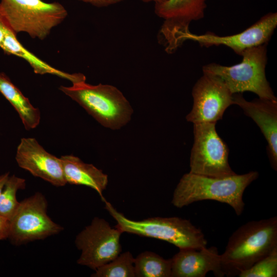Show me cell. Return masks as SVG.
<instances>
[{
  "label": "cell",
  "instance_id": "obj_15",
  "mask_svg": "<svg viewBox=\"0 0 277 277\" xmlns=\"http://www.w3.org/2000/svg\"><path fill=\"white\" fill-rule=\"evenodd\" d=\"M171 260V277H204L212 271L215 276L222 277L221 254L217 248L180 249Z\"/></svg>",
  "mask_w": 277,
  "mask_h": 277
},
{
  "label": "cell",
  "instance_id": "obj_26",
  "mask_svg": "<svg viewBox=\"0 0 277 277\" xmlns=\"http://www.w3.org/2000/svg\"><path fill=\"white\" fill-rule=\"evenodd\" d=\"M9 177V172H7L3 174L0 175V194Z\"/></svg>",
  "mask_w": 277,
  "mask_h": 277
},
{
  "label": "cell",
  "instance_id": "obj_11",
  "mask_svg": "<svg viewBox=\"0 0 277 277\" xmlns=\"http://www.w3.org/2000/svg\"><path fill=\"white\" fill-rule=\"evenodd\" d=\"M192 95V108L186 118L193 124L216 123L222 118L227 108L234 104L233 94L223 82L209 73H203L197 80Z\"/></svg>",
  "mask_w": 277,
  "mask_h": 277
},
{
  "label": "cell",
  "instance_id": "obj_27",
  "mask_svg": "<svg viewBox=\"0 0 277 277\" xmlns=\"http://www.w3.org/2000/svg\"><path fill=\"white\" fill-rule=\"evenodd\" d=\"M145 3L154 2V3H159L165 1L166 0H141Z\"/></svg>",
  "mask_w": 277,
  "mask_h": 277
},
{
  "label": "cell",
  "instance_id": "obj_10",
  "mask_svg": "<svg viewBox=\"0 0 277 277\" xmlns=\"http://www.w3.org/2000/svg\"><path fill=\"white\" fill-rule=\"evenodd\" d=\"M207 1L166 0L155 4V14L164 21L160 33L166 52L176 51L184 42L185 35L190 32V23L204 17Z\"/></svg>",
  "mask_w": 277,
  "mask_h": 277
},
{
  "label": "cell",
  "instance_id": "obj_4",
  "mask_svg": "<svg viewBox=\"0 0 277 277\" xmlns=\"http://www.w3.org/2000/svg\"><path fill=\"white\" fill-rule=\"evenodd\" d=\"M105 208L116 221L115 227L127 232L166 241L180 249H201L207 241L202 230L190 221L179 217H154L141 221L128 219L105 200Z\"/></svg>",
  "mask_w": 277,
  "mask_h": 277
},
{
  "label": "cell",
  "instance_id": "obj_21",
  "mask_svg": "<svg viewBox=\"0 0 277 277\" xmlns=\"http://www.w3.org/2000/svg\"><path fill=\"white\" fill-rule=\"evenodd\" d=\"M26 188L24 179L15 175L9 176L0 194V215L9 221L17 210L19 202L16 199V193Z\"/></svg>",
  "mask_w": 277,
  "mask_h": 277
},
{
  "label": "cell",
  "instance_id": "obj_19",
  "mask_svg": "<svg viewBox=\"0 0 277 277\" xmlns=\"http://www.w3.org/2000/svg\"><path fill=\"white\" fill-rule=\"evenodd\" d=\"M135 276L170 277L171 260L165 259L153 252L146 251L138 254L134 262Z\"/></svg>",
  "mask_w": 277,
  "mask_h": 277
},
{
  "label": "cell",
  "instance_id": "obj_22",
  "mask_svg": "<svg viewBox=\"0 0 277 277\" xmlns=\"http://www.w3.org/2000/svg\"><path fill=\"white\" fill-rule=\"evenodd\" d=\"M238 275L240 277L277 276V248L250 268L240 272Z\"/></svg>",
  "mask_w": 277,
  "mask_h": 277
},
{
  "label": "cell",
  "instance_id": "obj_25",
  "mask_svg": "<svg viewBox=\"0 0 277 277\" xmlns=\"http://www.w3.org/2000/svg\"><path fill=\"white\" fill-rule=\"evenodd\" d=\"M97 7H103L118 3L123 0H79Z\"/></svg>",
  "mask_w": 277,
  "mask_h": 277
},
{
  "label": "cell",
  "instance_id": "obj_17",
  "mask_svg": "<svg viewBox=\"0 0 277 277\" xmlns=\"http://www.w3.org/2000/svg\"><path fill=\"white\" fill-rule=\"evenodd\" d=\"M16 34L8 31L0 45V48L7 54H13L26 60L38 74H50L66 79L73 83L86 81L85 76L81 73H69L61 71L41 60L26 49L17 40Z\"/></svg>",
  "mask_w": 277,
  "mask_h": 277
},
{
  "label": "cell",
  "instance_id": "obj_14",
  "mask_svg": "<svg viewBox=\"0 0 277 277\" xmlns=\"http://www.w3.org/2000/svg\"><path fill=\"white\" fill-rule=\"evenodd\" d=\"M234 104L258 125L267 142V154L271 166L277 169V101L262 98L249 102L241 93L233 94Z\"/></svg>",
  "mask_w": 277,
  "mask_h": 277
},
{
  "label": "cell",
  "instance_id": "obj_8",
  "mask_svg": "<svg viewBox=\"0 0 277 277\" xmlns=\"http://www.w3.org/2000/svg\"><path fill=\"white\" fill-rule=\"evenodd\" d=\"M47 201L41 192L26 198L9 220L8 239L15 245L43 240L59 233L63 228L48 215Z\"/></svg>",
  "mask_w": 277,
  "mask_h": 277
},
{
  "label": "cell",
  "instance_id": "obj_12",
  "mask_svg": "<svg viewBox=\"0 0 277 277\" xmlns=\"http://www.w3.org/2000/svg\"><path fill=\"white\" fill-rule=\"evenodd\" d=\"M277 25V13L270 12L243 31L233 35L219 36L211 33L195 34H186L184 42L190 40L206 47L223 45L230 48L236 54L241 55L249 48L267 44Z\"/></svg>",
  "mask_w": 277,
  "mask_h": 277
},
{
  "label": "cell",
  "instance_id": "obj_1",
  "mask_svg": "<svg viewBox=\"0 0 277 277\" xmlns=\"http://www.w3.org/2000/svg\"><path fill=\"white\" fill-rule=\"evenodd\" d=\"M277 248V217L250 221L230 236L221 254L224 275L234 276Z\"/></svg>",
  "mask_w": 277,
  "mask_h": 277
},
{
  "label": "cell",
  "instance_id": "obj_3",
  "mask_svg": "<svg viewBox=\"0 0 277 277\" xmlns=\"http://www.w3.org/2000/svg\"><path fill=\"white\" fill-rule=\"evenodd\" d=\"M59 89L81 106L103 126L120 129L130 120L133 109L125 96L115 87L82 81Z\"/></svg>",
  "mask_w": 277,
  "mask_h": 277
},
{
  "label": "cell",
  "instance_id": "obj_5",
  "mask_svg": "<svg viewBox=\"0 0 277 277\" xmlns=\"http://www.w3.org/2000/svg\"><path fill=\"white\" fill-rule=\"evenodd\" d=\"M241 56L239 64L227 66L210 63L203 67V72L220 78L232 94L250 91L260 98L277 101L266 77L267 44L247 49Z\"/></svg>",
  "mask_w": 277,
  "mask_h": 277
},
{
  "label": "cell",
  "instance_id": "obj_16",
  "mask_svg": "<svg viewBox=\"0 0 277 277\" xmlns=\"http://www.w3.org/2000/svg\"><path fill=\"white\" fill-rule=\"evenodd\" d=\"M60 160L67 183L90 187L99 194L103 201L105 200L102 193L108 180V175L102 170L73 155L62 156Z\"/></svg>",
  "mask_w": 277,
  "mask_h": 277
},
{
  "label": "cell",
  "instance_id": "obj_23",
  "mask_svg": "<svg viewBox=\"0 0 277 277\" xmlns=\"http://www.w3.org/2000/svg\"><path fill=\"white\" fill-rule=\"evenodd\" d=\"M10 30L11 29L8 24L0 4V45L7 32Z\"/></svg>",
  "mask_w": 277,
  "mask_h": 277
},
{
  "label": "cell",
  "instance_id": "obj_18",
  "mask_svg": "<svg viewBox=\"0 0 277 277\" xmlns=\"http://www.w3.org/2000/svg\"><path fill=\"white\" fill-rule=\"evenodd\" d=\"M0 92L17 112L26 130L35 128L39 124V110L14 85L4 73H0Z\"/></svg>",
  "mask_w": 277,
  "mask_h": 277
},
{
  "label": "cell",
  "instance_id": "obj_7",
  "mask_svg": "<svg viewBox=\"0 0 277 277\" xmlns=\"http://www.w3.org/2000/svg\"><path fill=\"white\" fill-rule=\"evenodd\" d=\"M215 124H193L194 143L190 159V172L212 177L236 174L228 162V146L217 133Z\"/></svg>",
  "mask_w": 277,
  "mask_h": 277
},
{
  "label": "cell",
  "instance_id": "obj_24",
  "mask_svg": "<svg viewBox=\"0 0 277 277\" xmlns=\"http://www.w3.org/2000/svg\"><path fill=\"white\" fill-rule=\"evenodd\" d=\"M9 227V221L0 215V240L8 238Z\"/></svg>",
  "mask_w": 277,
  "mask_h": 277
},
{
  "label": "cell",
  "instance_id": "obj_6",
  "mask_svg": "<svg viewBox=\"0 0 277 277\" xmlns=\"http://www.w3.org/2000/svg\"><path fill=\"white\" fill-rule=\"evenodd\" d=\"M10 29L16 34L25 32L32 38L45 39L68 15L58 2L42 0H0Z\"/></svg>",
  "mask_w": 277,
  "mask_h": 277
},
{
  "label": "cell",
  "instance_id": "obj_13",
  "mask_svg": "<svg viewBox=\"0 0 277 277\" xmlns=\"http://www.w3.org/2000/svg\"><path fill=\"white\" fill-rule=\"evenodd\" d=\"M15 160L21 168L55 186L67 184L60 158L48 152L34 138H21Z\"/></svg>",
  "mask_w": 277,
  "mask_h": 277
},
{
  "label": "cell",
  "instance_id": "obj_20",
  "mask_svg": "<svg viewBox=\"0 0 277 277\" xmlns=\"http://www.w3.org/2000/svg\"><path fill=\"white\" fill-rule=\"evenodd\" d=\"M134 258L129 251L118 255L110 262L98 267L93 277H135Z\"/></svg>",
  "mask_w": 277,
  "mask_h": 277
},
{
  "label": "cell",
  "instance_id": "obj_2",
  "mask_svg": "<svg viewBox=\"0 0 277 277\" xmlns=\"http://www.w3.org/2000/svg\"><path fill=\"white\" fill-rule=\"evenodd\" d=\"M257 171L243 174L212 177L191 172L183 175L173 194L172 204L182 208L203 200H214L230 206L238 215L243 212L246 188L259 177Z\"/></svg>",
  "mask_w": 277,
  "mask_h": 277
},
{
  "label": "cell",
  "instance_id": "obj_9",
  "mask_svg": "<svg viewBox=\"0 0 277 277\" xmlns=\"http://www.w3.org/2000/svg\"><path fill=\"white\" fill-rule=\"evenodd\" d=\"M122 233L104 219L95 217L76 236L75 245L81 251L77 263L95 270L113 260L121 251Z\"/></svg>",
  "mask_w": 277,
  "mask_h": 277
}]
</instances>
